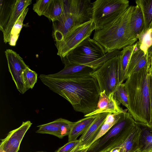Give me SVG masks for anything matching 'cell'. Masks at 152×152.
<instances>
[{"mask_svg":"<svg viewBox=\"0 0 152 152\" xmlns=\"http://www.w3.org/2000/svg\"><path fill=\"white\" fill-rule=\"evenodd\" d=\"M39 77L50 90L66 99L75 111L85 115L96 109L101 91L96 79L90 74L64 79L43 74Z\"/></svg>","mask_w":152,"mask_h":152,"instance_id":"cell-1","label":"cell"},{"mask_svg":"<svg viewBox=\"0 0 152 152\" xmlns=\"http://www.w3.org/2000/svg\"><path fill=\"white\" fill-rule=\"evenodd\" d=\"M150 74V68L142 69L130 75L124 83L128 99V112L140 125L149 128Z\"/></svg>","mask_w":152,"mask_h":152,"instance_id":"cell-2","label":"cell"},{"mask_svg":"<svg viewBox=\"0 0 152 152\" xmlns=\"http://www.w3.org/2000/svg\"><path fill=\"white\" fill-rule=\"evenodd\" d=\"M134 7L129 6L114 20L95 31L93 39L104 48L106 53L132 45L137 40L130 24Z\"/></svg>","mask_w":152,"mask_h":152,"instance_id":"cell-3","label":"cell"},{"mask_svg":"<svg viewBox=\"0 0 152 152\" xmlns=\"http://www.w3.org/2000/svg\"><path fill=\"white\" fill-rule=\"evenodd\" d=\"M62 15L53 22L52 36L60 42L75 30L92 20V3L90 0H64Z\"/></svg>","mask_w":152,"mask_h":152,"instance_id":"cell-4","label":"cell"},{"mask_svg":"<svg viewBox=\"0 0 152 152\" xmlns=\"http://www.w3.org/2000/svg\"><path fill=\"white\" fill-rule=\"evenodd\" d=\"M127 110L126 109L117 123L91 144L86 152H109L125 141L136 122Z\"/></svg>","mask_w":152,"mask_h":152,"instance_id":"cell-5","label":"cell"},{"mask_svg":"<svg viewBox=\"0 0 152 152\" xmlns=\"http://www.w3.org/2000/svg\"><path fill=\"white\" fill-rule=\"evenodd\" d=\"M127 0H96L92 2V20L95 31L101 29L110 22L129 6Z\"/></svg>","mask_w":152,"mask_h":152,"instance_id":"cell-6","label":"cell"},{"mask_svg":"<svg viewBox=\"0 0 152 152\" xmlns=\"http://www.w3.org/2000/svg\"><path fill=\"white\" fill-rule=\"evenodd\" d=\"M104 48L94 39H86L61 59L63 63L72 64H86L104 56Z\"/></svg>","mask_w":152,"mask_h":152,"instance_id":"cell-7","label":"cell"},{"mask_svg":"<svg viewBox=\"0 0 152 152\" xmlns=\"http://www.w3.org/2000/svg\"><path fill=\"white\" fill-rule=\"evenodd\" d=\"M118 55L110 58L99 68L90 73L97 81L101 92L105 91L107 96L114 92L117 86Z\"/></svg>","mask_w":152,"mask_h":152,"instance_id":"cell-8","label":"cell"},{"mask_svg":"<svg viewBox=\"0 0 152 152\" xmlns=\"http://www.w3.org/2000/svg\"><path fill=\"white\" fill-rule=\"evenodd\" d=\"M95 28V25L92 20L75 30L62 41L56 42L57 55L61 59L64 58L83 41L90 37Z\"/></svg>","mask_w":152,"mask_h":152,"instance_id":"cell-9","label":"cell"},{"mask_svg":"<svg viewBox=\"0 0 152 152\" xmlns=\"http://www.w3.org/2000/svg\"><path fill=\"white\" fill-rule=\"evenodd\" d=\"M9 70L16 88L21 94L27 90L23 81V73L28 66L19 54L12 50L8 49L5 51Z\"/></svg>","mask_w":152,"mask_h":152,"instance_id":"cell-10","label":"cell"},{"mask_svg":"<svg viewBox=\"0 0 152 152\" xmlns=\"http://www.w3.org/2000/svg\"><path fill=\"white\" fill-rule=\"evenodd\" d=\"M102 65V61L100 58L86 64H64V69L59 72L46 75L51 78L62 79L82 76L90 74Z\"/></svg>","mask_w":152,"mask_h":152,"instance_id":"cell-11","label":"cell"},{"mask_svg":"<svg viewBox=\"0 0 152 152\" xmlns=\"http://www.w3.org/2000/svg\"><path fill=\"white\" fill-rule=\"evenodd\" d=\"M32 124L29 121L23 122L20 126L10 132L1 140L0 152H18L21 141Z\"/></svg>","mask_w":152,"mask_h":152,"instance_id":"cell-12","label":"cell"},{"mask_svg":"<svg viewBox=\"0 0 152 152\" xmlns=\"http://www.w3.org/2000/svg\"><path fill=\"white\" fill-rule=\"evenodd\" d=\"M75 122L60 118L51 122L37 126L38 133L49 134L62 139L68 136Z\"/></svg>","mask_w":152,"mask_h":152,"instance_id":"cell-13","label":"cell"},{"mask_svg":"<svg viewBox=\"0 0 152 152\" xmlns=\"http://www.w3.org/2000/svg\"><path fill=\"white\" fill-rule=\"evenodd\" d=\"M120 103L115 98L114 92L107 96L105 91L101 92L97 107L92 112L84 115L85 117L96 115L99 113H108L118 114L124 112L120 106Z\"/></svg>","mask_w":152,"mask_h":152,"instance_id":"cell-14","label":"cell"},{"mask_svg":"<svg viewBox=\"0 0 152 152\" xmlns=\"http://www.w3.org/2000/svg\"><path fill=\"white\" fill-rule=\"evenodd\" d=\"M134 44L122 49L118 56V68L117 72V85L123 83L127 78V72L130 59L133 52Z\"/></svg>","mask_w":152,"mask_h":152,"instance_id":"cell-15","label":"cell"},{"mask_svg":"<svg viewBox=\"0 0 152 152\" xmlns=\"http://www.w3.org/2000/svg\"><path fill=\"white\" fill-rule=\"evenodd\" d=\"M31 0H16L7 26L3 32L4 42L9 43L12 29L19 18L27 7L31 3Z\"/></svg>","mask_w":152,"mask_h":152,"instance_id":"cell-16","label":"cell"},{"mask_svg":"<svg viewBox=\"0 0 152 152\" xmlns=\"http://www.w3.org/2000/svg\"><path fill=\"white\" fill-rule=\"evenodd\" d=\"M109 113H104L97 114L95 120L79 139V150L89 148L90 142L95 134L98 130L106 119Z\"/></svg>","mask_w":152,"mask_h":152,"instance_id":"cell-17","label":"cell"},{"mask_svg":"<svg viewBox=\"0 0 152 152\" xmlns=\"http://www.w3.org/2000/svg\"><path fill=\"white\" fill-rule=\"evenodd\" d=\"M150 68L148 54H145L140 49L133 51L129 63L127 78L130 75L142 69Z\"/></svg>","mask_w":152,"mask_h":152,"instance_id":"cell-18","label":"cell"},{"mask_svg":"<svg viewBox=\"0 0 152 152\" xmlns=\"http://www.w3.org/2000/svg\"><path fill=\"white\" fill-rule=\"evenodd\" d=\"M97 114L86 117L78 121L75 122L68 136V142L75 140L80 135L83 134L93 122Z\"/></svg>","mask_w":152,"mask_h":152,"instance_id":"cell-19","label":"cell"},{"mask_svg":"<svg viewBox=\"0 0 152 152\" xmlns=\"http://www.w3.org/2000/svg\"><path fill=\"white\" fill-rule=\"evenodd\" d=\"M123 113L118 114L112 113L109 114L104 121L92 138L90 142V146L94 141L106 134L117 123Z\"/></svg>","mask_w":152,"mask_h":152,"instance_id":"cell-20","label":"cell"},{"mask_svg":"<svg viewBox=\"0 0 152 152\" xmlns=\"http://www.w3.org/2000/svg\"><path fill=\"white\" fill-rule=\"evenodd\" d=\"M16 0H1L0 30L3 32L13 10Z\"/></svg>","mask_w":152,"mask_h":152,"instance_id":"cell-21","label":"cell"},{"mask_svg":"<svg viewBox=\"0 0 152 152\" xmlns=\"http://www.w3.org/2000/svg\"><path fill=\"white\" fill-rule=\"evenodd\" d=\"M130 24L133 33L138 39L144 28V20L142 10L137 5L134 6L132 12Z\"/></svg>","mask_w":152,"mask_h":152,"instance_id":"cell-22","label":"cell"},{"mask_svg":"<svg viewBox=\"0 0 152 152\" xmlns=\"http://www.w3.org/2000/svg\"><path fill=\"white\" fill-rule=\"evenodd\" d=\"M135 2L142 13L144 20L143 30L152 28V0H137Z\"/></svg>","mask_w":152,"mask_h":152,"instance_id":"cell-23","label":"cell"},{"mask_svg":"<svg viewBox=\"0 0 152 152\" xmlns=\"http://www.w3.org/2000/svg\"><path fill=\"white\" fill-rule=\"evenodd\" d=\"M64 0H51L44 15L53 22L62 15L64 10Z\"/></svg>","mask_w":152,"mask_h":152,"instance_id":"cell-24","label":"cell"},{"mask_svg":"<svg viewBox=\"0 0 152 152\" xmlns=\"http://www.w3.org/2000/svg\"><path fill=\"white\" fill-rule=\"evenodd\" d=\"M145 127L142 129L139 147L141 151L149 152L152 151V129Z\"/></svg>","mask_w":152,"mask_h":152,"instance_id":"cell-25","label":"cell"},{"mask_svg":"<svg viewBox=\"0 0 152 152\" xmlns=\"http://www.w3.org/2000/svg\"><path fill=\"white\" fill-rule=\"evenodd\" d=\"M28 11V8H27L14 25L11 32L10 41L8 43L10 46L15 45L20 32L23 26V21Z\"/></svg>","mask_w":152,"mask_h":152,"instance_id":"cell-26","label":"cell"},{"mask_svg":"<svg viewBox=\"0 0 152 152\" xmlns=\"http://www.w3.org/2000/svg\"><path fill=\"white\" fill-rule=\"evenodd\" d=\"M138 39L140 49L145 54H148L149 49L152 46V28L143 30Z\"/></svg>","mask_w":152,"mask_h":152,"instance_id":"cell-27","label":"cell"},{"mask_svg":"<svg viewBox=\"0 0 152 152\" xmlns=\"http://www.w3.org/2000/svg\"><path fill=\"white\" fill-rule=\"evenodd\" d=\"M23 77L27 90L32 89L37 80V75L36 72L31 69L28 66L23 72Z\"/></svg>","mask_w":152,"mask_h":152,"instance_id":"cell-28","label":"cell"},{"mask_svg":"<svg viewBox=\"0 0 152 152\" xmlns=\"http://www.w3.org/2000/svg\"><path fill=\"white\" fill-rule=\"evenodd\" d=\"M115 98L128 109L129 104L127 94L124 83L117 85L114 92Z\"/></svg>","mask_w":152,"mask_h":152,"instance_id":"cell-29","label":"cell"},{"mask_svg":"<svg viewBox=\"0 0 152 152\" xmlns=\"http://www.w3.org/2000/svg\"><path fill=\"white\" fill-rule=\"evenodd\" d=\"M51 1V0H37L33 4V10L39 16L44 15Z\"/></svg>","mask_w":152,"mask_h":152,"instance_id":"cell-30","label":"cell"},{"mask_svg":"<svg viewBox=\"0 0 152 152\" xmlns=\"http://www.w3.org/2000/svg\"><path fill=\"white\" fill-rule=\"evenodd\" d=\"M80 143V142L79 140L69 142L59 148L55 152H70L79 145Z\"/></svg>","mask_w":152,"mask_h":152,"instance_id":"cell-31","label":"cell"},{"mask_svg":"<svg viewBox=\"0 0 152 152\" xmlns=\"http://www.w3.org/2000/svg\"><path fill=\"white\" fill-rule=\"evenodd\" d=\"M149 88L151 108V119L149 128L152 129V74L151 73L149 77Z\"/></svg>","mask_w":152,"mask_h":152,"instance_id":"cell-32","label":"cell"},{"mask_svg":"<svg viewBox=\"0 0 152 152\" xmlns=\"http://www.w3.org/2000/svg\"><path fill=\"white\" fill-rule=\"evenodd\" d=\"M124 142L120 146L113 148L109 152H121Z\"/></svg>","mask_w":152,"mask_h":152,"instance_id":"cell-33","label":"cell"},{"mask_svg":"<svg viewBox=\"0 0 152 152\" xmlns=\"http://www.w3.org/2000/svg\"><path fill=\"white\" fill-rule=\"evenodd\" d=\"M129 152H144L141 151L140 148L139 144L133 147ZM152 152V151L149 152Z\"/></svg>","mask_w":152,"mask_h":152,"instance_id":"cell-34","label":"cell"},{"mask_svg":"<svg viewBox=\"0 0 152 152\" xmlns=\"http://www.w3.org/2000/svg\"><path fill=\"white\" fill-rule=\"evenodd\" d=\"M88 148L82 150H79V147L78 145L70 152H86Z\"/></svg>","mask_w":152,"mask_h":152,"instance_id":"cell-35","label":"cell"},{"mask_svg":"<svg viewBox=\"0 0 152 152\" xmlns=\"http://www.w3.org/2000/svg\"><path fill=\"white\" fill-rule=\"evenodd\" d=\"M148 54L149 59L150 61L152 58V46L149 49Z\"/></svg>","mask_w":152,"mask_h":152,"instance_id":"cell-36","label":"cell"},{"mask_svg":"<svg viewBox=\"0 0 152 152\" xmlns=\"http://www.w3.org/2000/svg\"><path fill=\"white\" fill-rule=\"evenodd\" d=\"M150 73L152 74V63L151 64L150 69Z\"/></svg>","mask_w":152,"mask_h":152,"instance_id":"cell-37","label":"cell"},{"mask_svg":"<svg viewBox=\"0 0 152 152\" xmlns=\"http://www.w3.org/2000/svg\"><path fill=\"white\" fill-rule=\"evenodd\" d=\"M150 65H151V64L152 63V58L150 60Z\"/></svg>","mask_w":152,"mask_h":152,"instance_id":"cell-38","label":"cell"},{"mask_svg":"<svg viewBox=\"0 0 152 152\" xmlns=\"http://www.w3.org/2000/svg\"><path fill=\"white\" fill-rule=\"evenodd\" d=\"M46 152L39 151V152Z\"/></svg>","mask_w":152,"mask_h":152,"instance_id":"cell-39","label":"cell"}]
</instances>
